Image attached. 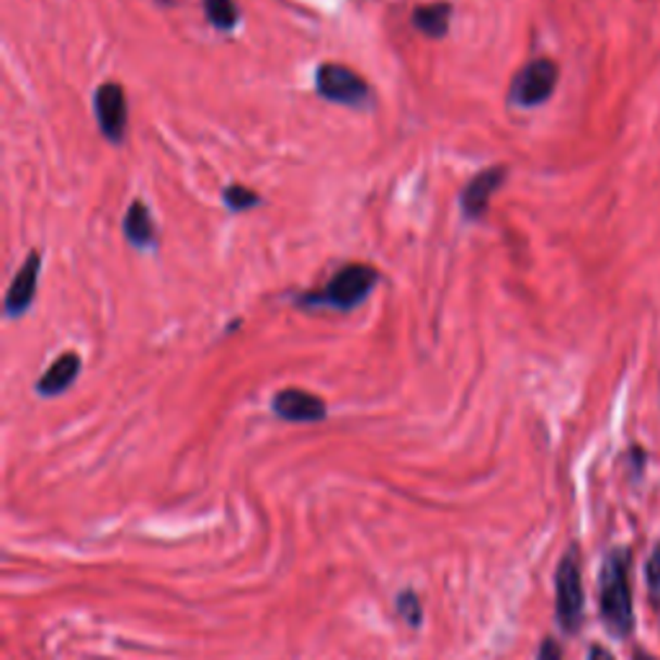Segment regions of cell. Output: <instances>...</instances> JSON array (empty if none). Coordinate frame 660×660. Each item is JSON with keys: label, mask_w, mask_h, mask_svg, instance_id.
I'll list each match as a JSON object with an SVG mask.
<instances>
[{"label": "cell", "mask_w": 660, "mask_h": 660, "mask_svg": "<svg viewBox=\"0 0 660 660\" xmlns=\"http://www.w3.org/2000/svg\"><path fill=\"white\" fill-rule=\"evenodd\" d=\"M632 553L617 547L604 557L598 573V609H601L604 627L611 637L627 639L635 632V607H632Z\"/></svg>", "instance_id": "6da1fadb"}, {"label": "cell", "mask_w": 660, "mask_h": 660, "mask_svg": "<svg viewBox=\"0 0 660 660\" xmlns=\"http://www.w3.org/2000/svg\"><path fill=\"white\" fill-rule=\"evenodd\" d=\"M377 268H371L367 264H348L343 266L341 271L333 274V279L328 281L326 287L315 289V292L302 294L297 300L300 307H330V309H346L359 307L364 300L369 297L371 289L377 287Z\"/></svg>", "instance_id": "7a4b0ae2"}, {"label": "cell", "mask_w": 660, "mask_h": 660, "mask_svg": "<svg viewBox=\"0 0 660 660\" xmlns=\"http://www.w3.org/2000/svg\"><path fill=\"white\" fill-rule=\"evenodd\" d=\"M555 614L566 635H575L583 624L586 614V594H583V578H581V560H578V549L570 547L562 555L560 566L555 573Z\"/></svg>", "instance_id": "3957f363"}, {"label": "cell", "mask_w": 660, "mask_h": 660, "mask_svg": "<svg viewBox=\"0 0 660 660\" xmlns=\"http://www.w3.org/2000/svg\"><path fill=\"white\" fill-rule=\"evenodd\" d=\"M315 88H318L322 99L341 103V106L367 109L371 101L369 82L356 71H351V67L339 65V62H326V65L318 67Z\"/></svg>", "instance_id": "277c9868"}, {"label": "cell", "mask_w": 660, "mask_h": 660, "mask_svg": "<svg viewBox=\"0 0 660 660\" xmlns=\"http://www.w3.org/2000/svg\"><path fill=\"white\" fill-rule=\"evenodd\" d=\"M560 71L549 58H536L521 67L511 80V103L521 109L542 106L553 96Z\"/></svg>", "instance_id": "5b68a950"}, {"label": "cell", "mask_w": 660, "mask_h": 660, "mask_svg": "<svg viewBox=\"0 0 660 660\" xmlns=\"http://www.w3.org/2000/svg\"><path fill=\"white\" fill-rule=\"evenodd\" d=\"M96 122L109 142L119 144L127 135V93L119 82H103L93 96Z\"/></svg>", "instance_id": "8992f818"}, {"label": "cell", "mask_w": 660, "mask_h": 660, "mask_svg": "<svg viewBox=\"0 0 660 660\" xmlns=\"http://www.w3.org/2000/svg\"><path fill=\"white\" fill-rule=\"evenodd\" d=\"M271 408L281 421L289 423H318L328 416V405L322 397L297 388H287L277 392L271 401Z\"/></svg>", "instance_id": "52a82bcc"}, {"label": "cell", "mask_w": 660, "mask_h": 660, "mask_svg": "<svg viewBox=\"0 0 660 660\" xmlns=\"http://www.w3.org/2000/svg\"><path fill=\"white\" fill-rule=\"evenodd\" d=\"M506 181V168L504 165H493V168L480 170L478 176L472 178L470 183L465 186L462 199H459V204H462V212L467 219H480L485 215L487 204H491V196L495 191L500 189V183Z\"/></svg>", "instance_id": "ba28073f"}, {"label": "cell", "mask_w": 660, "mask_h": 660, "mask_svg": "<svg viewBox=\"0 0 660 660\" xmlns=\"http://www.w3.org/2000/svg\"><path fill=\"white\" fill-rule=\"evenodd\" d=\"M39 268L41 256L37 251H31L29 258L24 261V266L16 271V277H13L9 292H5V315L9 318H21L29 309L34 294H37Z\"/></svg>", "instance_id": "9c48e42d"}, {"label": "cell", "mask_w": 660, "mask_h": 660, "mask_svg": "<svg viewBox=\"0 0 660 660\" xmlns=\"http://www.w3.org/2000/svg\"><path fill=\"white\" fill-rule=\"evenodd\" d=\"M78 375H80V356L73 354V351H67V354L58 356V359L52 361V367L39 377L37 392L45 397L62 395V392H65L75 382V377Z\"/></svg>", "instance_id": "30bf717a"}, {"label": "cell", "mask_w": 660, "mask_h": 660, "mask_svg": "<svg viewBox=\"0 0 660 660\" xmlns=\"http://www.w3.org/2000/svg\"><path fill=\"white\" fill-rule=\"evenodd\" d=\"M124 236L135 248H153L157 243V230L150 215V206L144 202L129 204L124 215Z\"/></svg>", "instance_id": "8fae6325"}, {"label": "cell", "mask_w": 660, "mask_h": 660, "mask_svg": "<svg viewBox=\"0 0 660 660\" xmlns=\"http://www.w3.org/2000/svg\"><path fill=\"white\" fill-rule=\"evenodd\" d=\"M449 18H452V5L449 3H426L418 5L412 11V26L426 37L442 39L449 31Z\"/></svg>", "instance_id": "7c38bea8"}, {"label": "cell", "mask_w": 660, "mask_h": 660, "mask_svg": "<svg viewBox=\"0 0 660 660\" xmlns=\"http://www.w3.org/2000/svg\"><path fill=\"white\" fill-rule=\"evenodd\" d=\"M204 16L217 31H232L238 24L236 0H204Z\"/></svg>", "instance_id": "4fadbf2b"}, {"label": "cell", "mask_w": 660, "mask_h": 660, "mask_svg": "<svg viewBox=\"0 0 660 660\" xmlns=\"http://www.w3.org/2000/svg\"><path fill=\"white\" fill-rule=\"evenodd\" d=\"M223 199L227 204V210L230 212H248L253 210V206L261 204V196L253 189H248L243 183H230L223 191Z\"/></svg>", "instance_id": "5bb4252c"}, {"label": "cell", "mask_w": 660, "mask_h": 660, "mask_svg": "<svg viewBox=\"0 0 660 660\" xmlns=\"http://www.w3.org/2000/svg\"><path fill=\"white\" fill-rule=\"evenodd\" d=\"M395 609H397V614H401L405 622L410 624V627H418V624H421V619H423L421 598L412 594V591H403V594H397Z\"/></svg>", "instance_id": "9a60e30c"}, {"label": "cell", "mask_w": 660, "mask_h": 660, "mask_svg": "<svg viewBox=\"0 0 660 660\" xmlns=\"http://www.w3.org/2000/svg\"><path fill=\"white\" fill-rule=\"evenodd\" d=\"M645 583H648V594L652 607L660 609V540L658 545L652 547V553L648 557V566H645Z\"/></svg>", "instance_id": "2e32d148"}, {"label": "cell", "mask_w": 660, "mask_h": 660, "mask_svg": "<svg viewBox=\"0 0 660 660\" xmlns=\"http://www.w3.org/2000/svg\"><path fill=\"white\" fill-rule=\"evenodd\" d=\"M536 660H562V648L555 637H545L536 652Z\"/></svg>", "instance_id": "e0dca14e"}, {"label": "cell", "mask_w": 660, "mask_h": 660, "mask_svg": "<svg viewBox=\"0 0 660 660\" xmlns=\"http://www.w3.org/2000/svg\"><path fill=\"white\" fill-rule=\"evenodd\" d=\"M588 660H614V656L607 648H601V645H591Z\"/></svg>", "instance_id": "ac0fdd59"}, {"label": "cell", "mask_w": 660, "mask_h": 660, "mask_svg": "<svg viewBox=\"0 0 660 660\" xmlns=\"http://www.w3.org/2000/svg\"><path fill=\"white\" fill-rule=\"evenodd\" d=\"M632 660H658V658L650 656V652H645V650H635V656H632Z\"/></svg>", "instance_id": "d6986e66"}]
</instances>
